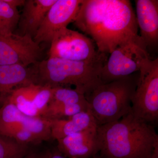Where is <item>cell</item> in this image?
<instances>
[{"mask_svg":"<svg viewBox=\"0 0 158 158\" xmlns=\"http://www.w3.org/2000/svg\"><path fill=\"white\" fill-rule=\"evenodd\" d=\"M57 0H27L20 16L19 29L21 35H30L33 38L46 15Z\"/></svg>","mask_w":158,"mask_h":158,"instance_id":"5bb4252c","label":"cell"},{"mask_svg":"<svg viewBox=\"0 0 158 158\" xmlns=\"http://www.w3.org/2000/svg\"><path fill=\"white\" fill-rule=\"evenodd\" d=\"M138 77L133 74L103 83L85 95L98 126L119 120L131 111Z\"/></svg>","mask_w":158,"mask_h":158,"instance_id":"277c9868","label":"cell"},{"mask_svg":"<svg viewBox=\"0 0 158 158\" xmlns=\"http://www.w3.org/2000/svg\"><path fill=\"white\" fill-rule=\"evenodd\" d=\"M97 127L57 140V150L67 158H93L100 150Z\"/></svg>","mask_w":158,"mask_h":158,"instance_id":"8fae6325","label":"cell"},{"mask_svg":"<svg viewBox=\"0 0 158 158\" xmlns=\"http://www.w3.org/2000/svg\"><path fill=\"white\" fill-rule=\"evenodd\" d=\"M147 49L136 43L127 44L115 48L108 56L102 70V83H110L139 71L149 58Z\"/></svg>","mask_w":158,"mask_h":158,"instance_id":"8992f818","label":"cell"},{"mask_svg":"<svg viewBox=\"0 0 158 158\" xmlns=\"http://www.w3.org/2000/svg\"><path fill=\"white\" fill-rule=\"evenodd\" d=\"M83 0H57L48 11L34 36V41L51 42L55 34L74 22Z\"/></svg>","mask_w":158,"mask_h":158,"instance_id":"9c48e42d","label":"cell"},{"mask_svg":"<svg viewBox=\"0 0 158 158\" xmlns=\"http://www.w3.org/2000/svg\"><path fill=\"white\" fill-rule=\"evenodd\" d=\"M102 158H144L158 145L154 126L136 118L131 111L119 120L98 126Z\"/></svg>","mask_w":158,"mask_h":158,"instance_id":"7a4b0ae2","label":"cell"},{"mask_svg":"<svg viewBox=\"0 0 158 158\" xmlns=\"http://www.w3.org/2000/svg\"><path fill=\"white\" fill-rule=\"evenodd\" d=\"M131 102L135 117L154 126L158 119V59H148L139 71Z\"/></svg>","mask_w":158,"mask_h":158,"instance_id":"5b68a950","label":"cell"},{"mask_svg":"<svg viewBox=\"0 0 158 158\" xmlns=\"http://www.w3.org/2000/svg\"><path fill=\"white\" fill-rule=\"evenodd\" d=\"M20 16L17 8L0 0V35L12 34L19 22Z\"/></svg>","mask_w":158,"mask_h":158,"instance_id":"ac0fdd59","label":"cell"},{"mask_svg":"<svg viewBox=\"0 0 158 158\" xmlns=\"http://www.w3.org/2000/svg\"><path fill=\"white\" fill-rule=\"evenodd\" d=\"M87 102L85 94L73 88H53L52 98L42 117L52 119L58 112L69 106Z\"/></svg>","mask_w":158,"mask_h":158,"instance_id":"2e32d148","label":"cell"},{"mask_svg":"<svg viewBox=\"0 0 158 158\" xmlns=\"http://www.w3.org/2000/svg\"><path fill=\"white\" fill-rule=\"evenodd\" d=\"M41 52L39 44L28 34L0 35V65L31 66L39 62Z\"/></svg>","mask_w":158,"mask_h":158,"instance_id":"ba28073f","label":"cell"},{"mask_svg":"<svg viewBox=\"0 0 158 158\" xmlns=\"http://www.w3.org/2000/svg\"><path fill=\"white\" fill-rule=\"evenodd\" d=\"M46 158H67L61 154L58 150L55 151H47Z\"/></svg>","mask_w":158,"mask_h":158,"instance_id":"44dd1931","label":"cell"},{"mask_svg":"<svg viewBox=\"0 0 158 158\" xmlns=\"http://www.w3.org/2000/svg\"><path fill=\"white\" fill-rule=\"evenodd\" d=\"M31 150L30 144L0 135V158H23Z\"/></svg>","mask_w":158,"mask_h":158,"instance_id":"e0dca14e","label":"cell"},{"mask_svg":"<svg viewBox=\"0 0 158 158\" xmlns=\"http://www.w3.org/2000/svg\"><path fill=\"white\" fill-rule=\"evenodd\" d=\"M37 84L34 65H0V102L3 103L15 88Z\"/></svg>","mask_w":158,"mask_h":158,"instance_id":"4fadbf2b","label":"cell"},{"mask_svg":"<svg viewBox=\"0 0 158 158\" xmlns=\"http://www.w3.org/2000/svg\"><path fill=\"white\" fill-rule=\"evenodd\" d=\"M135 2L140 36L147 48L155 47L158 41V1L136 0Z\"/></svg>","mask_w":158,"mask_h":158,"instance_id":"7c38bea8","label":"cell"},{"mask_svg":"<svg viewBox=\"0 0 158 158\" xmlns=\"http://www.w3.org/2000/svg\"><path fill=\"white\" fill-rule=\"evenodd\" d=\"M144 158H158V145H157L152 152Z\"/></svg>","mask_w":158,"mask_h":158,"instance_id":"7402d4cb","label":"cell"},{"mask_svg":"<svg viewBox=\"0 0 158 158\" xmlns=\"http://www.w3.org/2000/svg\"><path fill=\"white\" fill-rule=\"evenodd\" d=\"M73 22L90 36L99 53L110 55L118 47L129 43L147 48L138 34L135 14L130 1L83 0Z\"/></svg>","mask_w":158,"mask_h":158,"instance_id":"6da1fadb","label":"cell"},{"mask_svg":"<svg viewBox=\"0 0 158 158\" xmlns=\"http://www.w3.org/2000/svg\"><path fill=\"white\" fill-rule=\"evenodd\" d=\"M46 152H38L31 150L28 154L23 158H46Z\"/></svg>","mask_w":158,"mask_h":158,"instance_id":"d6986e66","label":"cell"},{"mask_svg":"<svg viewBox=\"0 0 158 158\" xmlns=\"http://www.w3.org/2000/svg\"><path fill=\"white\" fill-rule=\"evenodd\" d=\"M93 158H102L99 155L98 153V154L96 156H95L94 157H93Z\"/></svg>","mask_w":158,"mask_h":158,"instance_id":"603a6c76","label":"cell"},{"mask_svg":"<svg viewBox=\"0 0 158 158\" xmlns=\"http://www.w3.org/2000/svg\"><path fill=\"white\" fill-rule=\"evenodd\" d=\"M53 88L36 84L15 89L6 100L13 104L23 114L42 117L52 95Z\"/></svg>","mask_w":158,"mask_h":158,"instance_id":"30bf717a","label":"cell"},{"mask_svg":"<svg viewBox=\"0 0 158 158\" xmlns=\"http://www.w3.org/2000/svg\"><path fill=\"white\" fill-rule=\"evenodd\" d=\"M51 43L49 58L72 61H90L96 59L102 54L98 52L92 39L67 27L57 32Z\"/></svg>","mask_w":158,"mask_h":158,"instance_id":"52a82bcc","label":"cell"},{"mask_svg":"<svg viewBox=\"0 0 158 158\" xmlns=\"http://www.w3.org/2000/svg\"><path fill=\"white\" fill-rule=\"evenodd\" d=\"M49 120L51 121V138L56 140L98 127L90 109L67 118Z\"/></svg>","mask_w":158,"mask_h":158,"instance_id":"9a60e30c","label":"cell"},{"mask_svg":"<svg viewBox=\"0 0 158 158\" xmlns=\"http://www.w3.org/2000/svg\"><path fill=\"white\" fill-rule=\"evenodd\" d=\"M9 6L17 8L18 6H23L25 0H4Z\"/></svg>","mask_w":158,"mask_h":158,"instance_id":"ffe728a7","label":"cell"},{"mask_svg":"<svg viewBox=\"0 0 158 158\" xmlns=\"http://www.w3.org/2000/svg\"><path fill=\"white\" fill-rule=\"evenodd\" d=\"M108 56L102 53L96 59L85 61L49 57L34 65L37 85L73 88L87 95L103 84L102 72Z\"/></svg>","mask_w":158,"mask_h":158,"instance_id":"3957f363","label":"cell"}]
</instances>
